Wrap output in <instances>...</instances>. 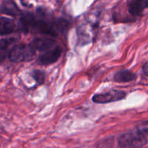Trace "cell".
I'll return each mask as SVG.
<instances>
[{
    "label": "cell",
    "mask_w": 148,
    "mask_h": 148,
    "mask_svg": "<svg viewBox=\"0 0 148 148\" xmlns=\"http://www.w3.org/2000/svg\"><path fill=\"white\" fill-rule=\"evenodd\" d=\"M147 142L145 133L137 129L135 131L124 133L118 139L119 145L121 148H140Z\"/></svg>",
    "instance_id": "cell-1"
},
{
    "label": "cell",
    "mask_w": 148,
    "mask_h": 148,
    "mask_svg": "<svg viewBox=\"0 0 148 148\" xmlns=\"http://www.w3.org/2000/svg\"><path fill=\"white\" fill-rule=\"evenodd\" d=\"M32 45L18 44L13 46L8 52V58L13 62L30 61L34 58L36 52Z\"/></svg>",
    "instance_id": "cell-2"
},
{
    "label": "cell",
    "mask_w": 148,
    "mask_h": 148,
    "mask_svg": "<svg viewBox=\"0 0 148 148\" xmlns=\"http://www.w3.org/2000/svg\"><path fill=\"white\" fill-rule=\"evenodd\" d=\"M126 93L123 91L112 90L111 91L105 93L96 94L92 97V101L98 104H106L108 102H113L124 99Z\"/></svg>",
    "instance_id": "cell-3"
},
{
    "label": "cell",
    "mask_w": 148,
    "mask_h": 148,
    "mask_svg": "<svg viewBox=\"0 0 148 148\" xmlns=\"http://www.w3.org/2000/svg\"><path fill=\"white\" fill-rule=\"evenodd\" d=\"M62 53V49L59 46H55L53 49L45 52L38 59V63L42 65H51L54 63L60 57Z\"/></svg>",
    "instance_id": "cell-4"
},
{
    "label": "cell",
    "mask_w": 148,
    "mask_h": 148,
    "mask_svg": "<svg viewBox=\"0 0 148 148\" xmlns=\"http://www.w3.org/2000/svg\"><path fill=\"white\" fill-rule=\"evenodd\" d=\"M31 27L32 30L37 33L52 36H56L57 35V33L54 29V26L43 20H36L33 18L31 23Z\"/></svg>",
    "instance_id": "cell-5"
},
{
    "label": "cell",
    "mask_w": 148,
    "mask_h": 148,
    "mask_svg": "<svg viewBox=\"0 0 148 148\" xmlns=\"http://www.w3.org/2000/svg\"><path fill=\"white\" fill-rule=\"evenodd\" d=\"M56 44V41L49 38H38L33 40L32 46L36 50L46 52L54 48Z\"/></svg>",
    "instance_id": "cell-6"
},
{
    "label": "cell",
    "mask_w": 148,
    "mask_h": 148,
    "mask_svg": "<svg viewBox=\"0 0 148 148\" xmlns=\"http://www.w3.org/2000/svg\"><path fill=\"white\" fill-rule=\"evenodd\" d=\"M1 13L11 16H16L20 12L18 7L14 0H4L1 5Z\"/></svg>",
    "instance_id": "cell-7"
},
{
    "label": "cell",
    "mask_w": 148,
    "mask_h": 148,
    "mask_svg": "<svg viewBox=\"0 0 148 148\" xmlns=\"http://www.w3.org/2000/svg\"><path fill=\"white\" fill-rule=\"evenodd\" d=\"M15 28V23L14 20L8 17H1L0 20V33L6 35L11 33Z\"/></svg>",
    "instance_id": "cell-8"
},
{
    "label": "cell",
    "mask_w": 148,
    "mask_h": 148,
    "mask_svg": "<svg viewBox=\"0 0 148 148\" xmlns=\"http://www.w3.org/2000/svg\"><path fill=\"white\" fill-rule=\"evenodd\" d=\"M136 78V75L134 73L131 72L127 70L124 71H120L117 72L114 75V80L116 82L124 83V82H130V81H134Z\"/></svg>",
    "instance_id": "cell-9"
},
{
    "label": "cell",
    "mask_w": 148,
    "mask_h": 148,
    "mask_svg": "<svg viewBox=\"0 0 148 148\" xmlns=\"http://www.w3.org/2000/svg\"><path fill=\"white\" fill-rule=\"evenodd\" d=\"M53 26H54V29L56 33L57 32L64 33L65 30H67L68 27H69V22L65 20V19L60 18L57 20V21L55 22Z\"/></svg>",
    "instance_id": "cell-10"
},
{
    "label": "cell",
    "mask_w": 148,
    "mask_h": 148,
    "mask_svg": "<svg viewBox=\"0 0 148 148\" xmlns=\"http://www.w3.org/2000/svg\"><path fill=\"white\" fill-rule=\"evenodd\" d=\"M34 79L36 80L38 84H42L44 82L45 80V73L41 71H34L32 74Z\"/></svg>",
    "instance_id": "cell-11"
},
{
    "label": "cell",
    "mask_w": 148,
    "mask_h": 148,
    "mask_svg": "<svg viewBox=\"0 0 148 148\" xmlns=\"http://www.w3.org/2000/svg\"><path fill=\"white\" fill-rule=\"evenodd\" d=\"M137 129L140 130V131L143 132L144 133H145V134L148 133V121L143 122V123H141V124L138 126Z\"/></svg>",
    "instance_id": "cell-12"
},
{
    "label": "cell",
    "mask_w": 148,
    "mask_h": 148,
    "mask_svg": "<svg viewBox=\"0 0 148 148\" xmlns=\"http://www.w3.org/2000/svg\"><path fill=\"white\" fill-rule=\"evenodd\" d=\"M139 1H140L142 7H143V8L144 10L146 8H148V0H139Z\"/></svg>",
    "instance_id": "cell-13"
}]
</instances>
